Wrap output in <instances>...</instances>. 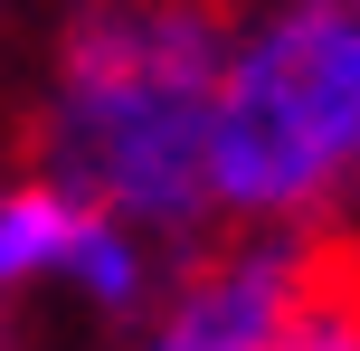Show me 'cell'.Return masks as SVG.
I'll list each match as a JSON object with an SVG mask.
<instances>
[{"label":"cell","instance_id":"obj_1","mask_svg":"<svg viewBox=\"0 0 360 351\" xmlns=\"http://www.w3.org/2000/svg\"><path fill=\"white\" fill-rule=\"evenodd\" d=\"M228 0H76L38 86V171L190 247L209 238V105Z\"/></svg>","mask_w":360,"mask_h":351},{"label":"cell","instance_id":"obj_4","mask_svg":"<svg viewBox=\"0 0 360 351\" xmlns=\"http://www.w3.org/2000/svg\"><path fill=\"white\" fill-rule=\"evenodd\" d=\"M332 238L323 228H218L190 238L152 304L114 333V351H275L294 304L313 295Z\"/></svg>","mask_w":360,"mask_h":351},{"label":"cell","instance_id":"obj_6","mask_svg":"<svg viewBox=\"0 0 360 351\" xmlns=\"http://www.w3.org/2000/svg\"><path fill=\"white\" fill-rule=\"evenodd\" d=\"M228 10H237V19H247V10H285V0H228Z\"/></svg>","mask_w":360,"mask_h":351},{"label":"cell","instance_id":"obj_7","mask_svg":"<svg viewBox=\"0 0 360 351\" xmlns=\"http://www.w3.org/2000/svg\"><path fill=\"white\" fill-rule=\"evenodd\" d=\"M342 10H360V0H342Z\"/></svg>","mask_w":360,"mask_h":351},{"label":"cell","instance_id":"obj_5","mask_svg":"<svg viewBox=\"0 0 360 351\" xmlns=\"http://www.w3.org/2000/svg\"><path fill=\"white\" fill-rule=\"evenodd\" d=\"M275 351H360V266L332 247L323 276H313V295L294 304V323L275 333Z\"/></svg>","mask_w":360,"mask_h":351},{"label":"cell","instance_id":"obj_2","mask_svg":"<svg viewBox=\"0 0 360 351\" xmlns=\"http://www.w3.org/2000/svg\"><path fill=\"white\" fill-rule=\"evenodd\" d=\"M360 200V10H247L209 105V228H323Z\"/></svg>","mask_w":360,"mask_h":351},{"label":"cell","instance_id":"obj_3","mask_svg":"<svg viewBox=\"0 0 360 351\" xmlns=\"http://www.w3.org/2000/svg\"><path fill=\"white\" fill-rule=\"evenodd\" d=\"M171 257H180L171 238H152V228L76 200V190L48 181L38 162L0 181V314H19V304H67L95 333H124L152 304V285H162Z\"/></svg>","mask_w":360,"mask_h":351}]
</instances>
